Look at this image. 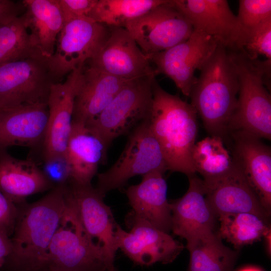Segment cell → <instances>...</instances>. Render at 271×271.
<instances>
[{
	"label": "cell",
	"mask_w": 271,
	"mask_h": 271,
	"mask_svg": "<svg viewBox=\"0 0 271 271\" xmlns=\"http://www.w3.org/2000/svg\"><path fill=\"white\" fill-rule=\"evenodd\" d=\"M197 113L190 103L163 89L156 78L153 101L147 118L158 141L167 170L195 174L191 153L198 133Z\"/></svg>",
	"instance_id": "6da1fadb"
},
{
	"label": "cell",
	"mask_w": 271,
	"mask_h": 271,
	"mask_svg": "<svg viewBox=\"0 0 271 271\" xmlns=\"http://www.w3.org/2000/svg\"><path fill=\"white\" fill-rule=\"evenodd\" d=\"M200 71L190 91V104L210 136L224 141L229 135L239 90L236 70L228 48L219 44Z\"/></svg>",
	"instance_id": "7a4b0ae2"
},
{
	"label": "cell",
	"mask_w": 271,
	"mask_h": 271,
	"mask_svg": "<svg viewBox=\"0 0 271 271\" xmlns=\"http://www.w3.org/2000/svg\"><path fill=\"white\" fill-rule=\"evenodd\" d=\"M66 185L54 187L34 202L17 206L12 251L6 264L25 268L42 264L66 207Z\"/></svg>",
	"instance_id": "3957f363"
},
{
	"label": "cell",
	"mask_w": 271,
	"mask_h": 271,
	"mask_svg": "<svg viewBox=\"0 0 271 271\" xmlns=\"http://www.w3.org/2000/svg\"><path fill=\"white\" fill-rule=\"evenodd\" d=\"M239 82L236 108L229 134L242 131L260 139L271 138V60L252 59L243 48H228Z\"/></svg>",
	"instance_id": "277c9868"
},
{
	"label": "cell",
	"mask_w": 271,
	"mask_h": 271,
	"mask_svg": "<svg viewBox=\"0 0 271 271\" xmlns=\"http://www.w3.org/2000/svg\"><path fill=\"white\" fill-rule=\"evenodd\" d=\"M67 205L41 266L50 271H107L103 247L87 233L68 189Z\"/></svg>",
	"instance_id": "5b68a950"
},
{
	"label": "cell",
	"mask_w": 271,
	"mask_h": 271,
	"mask_svg": "<svg viewBox=\"0 0 271 271\" xmlns=\"http://www.w3.org/2000/svg\"><path fill=\"white\" fill-rule=\"evenodd\" d=\"M155 78L150 75L127 81L103 110L86 124L108 149L113 140L148 118Z\"/></svg>",
	"instance_id": "8992f818"
},
{
	"label": "cell",
	"mask_w": 271,
	"mask_h": 271,
	"mask_svg": "<svg viewBox=\"0 0 271 271\" xmlns=\"http://www.w3.org/2000/svg\"><path fill=\"white\" fill-rule=\"evenodd\" d=\"M167 170L161 146L150 127L148 119L131 131L115 163L98 174L96 189L102 195L124 186L132 177Z\"/></svg>",
	"instance_id": "52a82bcc"
},
{
	"label": "cell",
	"mask_w": 271,
	"mask_h": 271,
	"mask_svg": "<svg viewBox=\"0 0 271 271\" xmlns=\"http://www.w3.org/2000/svg\"><path fill=\"white\" fill-rule=\"evenodd\" d=\"M109 28L89 18L67 20L59 33L52 56L47 58L56 83L73 71L83 67L97 52Z\"/></svg>",
	"instance_id": "ba28073f"
},
{
	"label": "cell",
	"mask_w": 271,
	"mask_h": 271,
	"mask_svg": "<svg viewBox=\"0 0 271 271\" xmlns=\"http://www.w3.org/2000/svg\"><path fill=\"white\" fill-rule=\"evenodd\" d=\"M56 83L47 58L39 55L0 65V109L47 103Z\"/></svg>",
	"instance_id": "9c48e42d"
},
{
	"label": "cell",
	"mask_w": 271,
	"mask_h": 271,
	"mask_svg": "<svg viewBox=\"0 0 271 271\" xmlns=\"http://www.w3.org/2000/svg\"><path fill=\"white\" fill-rule=\"evenodd\" d=\"M124 29L147 56L185 41L194 31L190 22L169 0L129 22Z\"/></svg>",
	"instance_id": "30bf717a"
},
{
	"label": "cell",
	"mask_w": 271,
	"mask_h": 271,
	"mask_svg": "<svg viewBox=\"0 0 271 271\" xmlns=\"http://www.w3.org/2000/svg\"><path fill=\"white\" fill-rule=\"evenodd\" d=\"M219 44L211 36L194 30L185 41L147 57L155 66L156 75L162 74L170 78L189 97L197 78L195 71L202 68Z\"/></svg>",
	"instance_id": "8fae6325"
},
{
	"label": "cell",
	"mask_w": 271,
	"mask_h": 271,
	"mask_svg": "<svg viewBox=\"0 0 271 271\" xmlns=\"http://www.w3.org/2000/svg\"><path fill=\"white\" fill-rule=\"evenodd\" d=\"M107 36L85 65L126 80L156 74L147 56L124 28L108 27Z\"/></svg>",
	"instance_id": "7c38bea8"
},
{
	"label": "cell",
	"mask_w": 271,
	"mask_h": 271,
	"mask_svg": "<svg viewBox=\"0 0 271 271\" xmlns=\"http://www.w3.org/2000/svg\"><path fill=\"white\" fill-rule=\"evenodd\" d=\"M83 67L70 73L64 82L51 86L47 102L49 116L41 151L42 161L66 154L72 128L74 99Z\"/></svg>",
	"instance_id": "4fadbf2b"
},
{
	"label": "cell",
	"mask_w": 271,
	"mask_h": 271,
	"mask_svg": "<svg viewBox=\"0 0 271 271\" xmlns=\"http://www.w3.org/2000/svg\"><path fill=\"white\" fill-rule=\"evenodd\" d=\"M232 156L262 207L270 215L271 150L261 139L242 131L229 133Z\"/></svg>",
	"instance_id": "5bb4252c"
},
{
	"label": "cell",
	"mask_w": 271,
	"mask_h": 271,
	"mask_svg": "<svg viewBox=\"0 0 271 271\" xmlns=\"http://www.w3.org/2000/svg\"><path fill=\"white\" fill-rule=\"evenodd\" d=\"M188 178L189 185L186 193L170 202L171 230L187 242L216 232L218 219L206 198L203 180L195 174Z\"/></svg>",
	"instance_id": "9a60e30c"
},
{
	"label": "cell",
	"mask_w": 271,
	"mask_h": 271,
	"mask_svg": "<svg viewBox=\"0 0 271 271\" xmlns=\"http://www.w3.org/2000/svg\"><path fill=\"white\" fill-rule=\"evenodd\" d=\"M49 116L47 103L0 109V149L22 146L42 151Z\"/></svg>",
	"instance_id": "2e32d148"
},
{
	"label": "cell",
	"mask_w": 271,
	"mask_h": 271,
	"mask_svg": "<svg viewBox=\"0 0 271 271\" xmlns=\"http://www.w3.org/2000/svg\"><path fill=\"white\" fill-rule=\"evenodd\" d=\"M68 188L78 208L82 224L88 234L104 248L109 263L113 264L118 249L114 236L115 221L105 196L90 185H80L70 180Z\"/></svg>",
	"instance_id": "e0dca14e"
},
{
	"label": "cell",
	"mask_w": 271,
	"mask_h": 271,
	"mask_svg": "<svg viewBox=\"0 0 271 271\" xmlns=\"http://www.w3.org/2000/svg\"><path fill=\"white\" fill-rule=\"evenodd\" d=\"M174 7L194 30L208 34L227 48H234L239 36L237 19L226 0H172Z\"/></svg>",
	"instance_id": "ac0fdd59"
},
{
	"label": "cell",
	"mask_w": 271,
	"mask_h": 271,
	"mask_svg": "<svg viewBox=\"0 0 271 271\" xmlns=\"http://www.w3.org/2000/svg\"><path fill=\"white\" fill-rule=\"evenodd\" d=\"M204 185L207 200L218 218L226 214L251 213L269 220L270 215L262 207L235 162L227 175Z\"/></svg>",
	"instance_id": "d6986e66"
},
{
	"label": "cell",
	"mask_w": 271,
	"mask_h": 271,
	"mask_svg": "<svg viewBox=\"0 0 271 271\" xmlns=\"http://www.w3.org/2000/svg\"><path fill=\"white\" fill-rule=\"evenodd\" d=\"M129 80L110 75L85 64L78 81L72 121L85 124L97 117Z\"/></svg>",
	"instance_id": "ffe728a7"
},
{
	"label": "cell",
	"mask_w": 271,
	"mask_h": 271,
	"mask_svg": "<svg viewBox=\"0 0 271 271\" xmlns=\"http://www.w3.org/2000/svg\"><path fill=\"white\" fill-rule=\"evenodd\" d=\"M53 188L34 159H17L0 149V192L16 205Z\"/></svg>",
	"instance_id": "44dd1931"
},
{
	"label": "cell",
	"mask_w": 271,
	"mask_h": 271,
	"mask_svg": "<svg viewBox=\"0 0 271 271\" xmlns=\"http://www.w3.org/2000/svg\"><path fill=\"white\" fill-rule=\"evenodd\" d=\"M108 148L86 124L72 121L66 155L71 169L70 181L90 185L98 166L107 160Z\"/></svg>",
	"instance_id": "7402d4cb"
},
{
	"label": "cell",
	"mask_w": 271,
	"mask_h": 271,
	"mask_svg": "<svg viewBox=\"0 0 271 271\" xmlns=\"http://www.w3.org/2000/svg\"><path fill=\"white\" fill-rule=\"evenodd\" d=\"M164 174L155 171L142 176L141 182L129 186L126 194L136 215L168 233L172 230V213Z\"/></svg>",
	"instance_id": "603a6c76"
},
{
	"label": "cell",
	"mask_w": 271,
	"mask_h": 271,
	"mask_svg": "<svg viewBox=\"0 0 271 271\" xmlns=\"http://www.w3.org/2000/svg\"><path fill=\"white\" fill-rule=\"evenodd\" d=\"M22 14L32 41L41 54L49 58L54 52L65 19L58 0H24Z\"/></svg>",
	"instance_id": "cb8c5ba5"
},
{
	"label": "cell",
	"mask_w": 271,
	"mask_h": 271,
	"mask_svg": "<svg viewBox=\"0 0 271 271\" xmlns=\"http://www.w3.org/2000/svg\"><path fill=\"white\" fill-rule=\"evenodd\" d=\"M129 232L138 238L141 246L144 265L156 262H172L184 248L183 244L174 239L168 233L162 231L133 212L127 217Z\"/></svg>",
	"instance_id": "d4e9b609"
},
{
	"label": "cell",
	"mask_w": 271,
	"mask_h": 271,
	"mask_svg": "<svg viewBox=\"0 0 271 271\" xmlns=\"http://www.w3.org/2000/svg\"><path fill=\"white\" fill-rule=\"evenodd\" d=\"M188 271H231L237 251L225 246L218 232L187 242Z\"/></svg>",
	"instance_id": "484cf974"
},
{
	"label": "cell",
	"mask_w": 271,
	"mask_h": 271,
	"mask_svg": "<svg viewBox=\"0 0 271 271\" xmlns=\"http://www.w3.org/2000/svg\"><path fill=\"white\" fill-rule=\"evenodd\" d=\"M191 159L196 172L202 176L205 184L224 177L235 165L224 141L218 136H210L196 142Z\"/></svg>",
	"instance_id": "4316f807"
},
{
	"label": "cell",
	"mask_w": 271,
	"mask_h": 271,
	"mask_svg": "<svg viewBox=\"0 0 271 271\" xmlns=\"http://www.w3.org/2000/svg\"><path fill=\"white\" fill-rule=\"evenodd\" d=\"M166 0H97L89 18L108 27L125 28Z\"/></svg>",
	"instance_id": "83f0119b"
},
{
	"label": "cell",
	"mask_w": 271,
	"mask_h": 271,
	"mask_svg": "<svg viewBox=\"0 0 271 271\" xmlns=\"http://www.w3.org/2000/svg\"><path fill=\"white\" fill-rule=\"evenodd\" d=\"M218 219L219 235L236 248L259 240L270 230L267 221L251 213L226 214Z\"/></svg>",
	"instance_id": "f1b7e54d"
},
{
	"label": "cell",
	"mask_w": 271,
	"mask_h": 271,
	"mask_svg": "<svg viewBox=\"0 0 271 271\" xmlns=\"http://www.w3.org/2000/svg\"><path fill=\"white\" fill-rule=\"evenodd\" d=\"M39 55L22 15L0 26V65Z\"/></svg>",
	"instance_id": "f546056e"
},
{
	"label": "cell",
	"mask_w": 271,
	"mask_h": 271,
	"mask_svg": "<svg viewBox=\"0 0 271 271\" xmlns=\"http://www.w3.org/2000/svg\"><path fill=\"white\" fill-rule=\"evenodd\" d=\"M236 17L239 36L234 48L240 49L259 27L271 19V1L240 0Z\"/></svg>",
	"instance_id": "4dcf8cb0"
},
{
	"label": "cell",
	"mask_w": 271,
	"mask_h": 271,
	"mask_svg": "<svg viewBox=\"0 0 271 271\" xmlns=\"http://www.w3.org/2000/svg\"><path fill=\"white\" fill-rule=\"evenodd\" d=\"M252 59L264 56L271 60V19L259 27L246 41L243 46Z\"/></svg>",
	"instance_id": "1f68e13d"
},
{
	"label": "cell",
	"mask_w": 271,
	"mask_h": 271,
	"mask_svg": "<svg viewBox=\"0 0 271 271\" xmlns=\"http://www.w3.org/2000/svg\"><path fill=\"white\" fill-rule=\"evenodd\" d=\"M41 169L54 187L65 185L70 180L71 169L66 154L51 157L43 160Z\"/></svg>",
	"instance_id": "d6a6232c"
},
{
	"label": "cell",
	"mask_w": 271,
	"mask_h": 271,
	"mask_svg": "<svg viewBox=\"0 0 271 271\" xmlns=\"http://www.w3.org/2000/svg\"><path fill=\"white\" fill-rule=\"evenodd\" d=\"M58 2L65 21L72 18H89L97 0H58Z\"/></svg>",
	"instance_id": "836d02e7"
},
{
	"label": "cell",
	"mask_w": 271,
	"mask_h": 271,
	"mask_svg": "<svg viewBox=\"0 0 271 271\" xmlns=\"http://www.w3.org/2000/svg\"><path fill=\"white\" fill-rule=\"evenodd\" d=\"M18 208L0 192V229L11 237L17 217Z\"/></svg>",
	"instance_id": "e575fe53"
},
{
	"label": "cell",
	"mask_w": 271,
	"mask_h": 271,
	"mask_svg": "<svg viewBox=\"0 0 271 271\" xmlns=\"http://www.w3.org/2000/svg\"><path fill=\"white\" fill-rule=\"evenodd\" d=\"M24 11L22 1L0 0V26L21 16Z\"/></svg>",
	"instance_id": "d590c367"
},
{
	"label": "cell",
	"mask_w": 271,
	"mask_h": 271,
	"mask_svg": "<svg viewBox=\"0 0 271 271\" xmlns=\"http://www.w3.org/2000/svg\"><path fill=\"white\" fill-rule=\"evenodd\" d=\"M12 251V242L11 237L0 229V271L3 268Z\"/></svg>",
	"instance_id": "8d00e7d4"
},
{
	"label": "cell",
	"mask_w": 271,
	"mask_h": 271,
	"mask_svg": "<svg viewBox=\"0 0 271 271\" xmlns=\"http://www.w3.org/2000/svg\"><path fill=\"white\" fill-rule=\"evenodd\" d=\"M270 230H269L264 236V238H265V243H266V250L267 251V253L268 254H270L271 252V247H270Z\"/></svg>",
	"instance_id": "74e56055"
},
{
	"label": "cell",
	"mask_w": 271,
	"mask_h": 271,
	"mask_svg": "<svg viewBox=\"0 0 271 271\" xmlns=\"http://www.w3.org/2000/svg\"><path fill=\"white\" fill-rule=\"evenodd\" d=\"M13 271H50L46 267L44 266L38 267L35 268H19L14 269Z\"/></svg>",
	"instance_id": "f35d334b"
},
{
	"label": "cell",
	"mask_w": 271,
	"mask_h": 271,
	"mask_svg": "<svg viewBox=\"0 0 271 271\" xmlns=\"http://www.w3.org/2000/svg\"><path fill=\"white\" fill-rule=\"evenodd\" d=\"M237 271H263L261 268L254 266H247L242 267Z\"/></svg>",
	"instance_id": "ab89813d"
},
{
	"label": "cell",
	"mask_w": 271,
	"mask_h": 271,
	"mask_svg": "<svg viewBox=\"0 0 271 271\" xmlns=\"http://www.w3.org/2000/svg\"><path fill=\"white\" fill-rule=\"evenodd\" d=\"M108 271H118L114 266H112L108 269Z\"/></svg>",
	"instance_id": "60d3db41"
}]
</instances>
